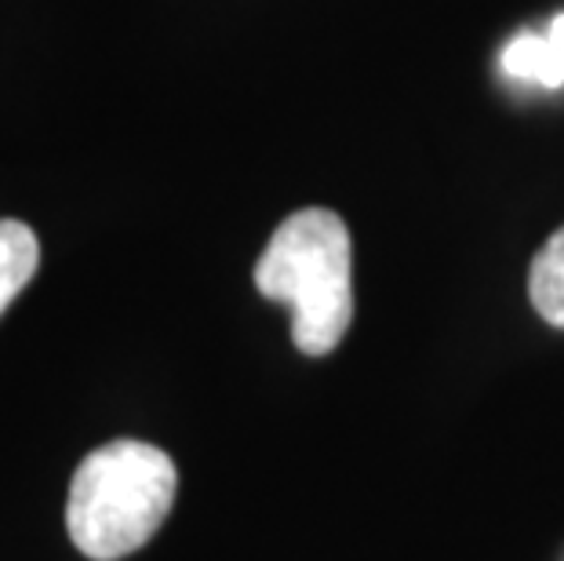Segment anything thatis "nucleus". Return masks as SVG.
<instances>
[{"label": "nucleus", "instance_id": "1", "mask_svg": "<svg viewBox=\"0 0 564 561\" xmlns=\"http://www.w3.org/2000/svg\"><path fill=\"white\" fill-rule=\"evenodd\" d=\"M262 300L292 306V343L310 357L332 354L354 321V245L332 208L292 212L256 262Z\"/></svg>", "mask_w": 564, "mask_h": 561}, {"label": "nucleus", "instance_id": "2", "mask_svg": "<svg viewBox=\"0 0 564 561\" xmlns=\"http://www.w3.org/2000/svg\"><path fill=\"white\" fill-rule=\"evenodd\" d=\"M175 463L147 441L117 438L88 452L69 482V540L95 561H117L147 547L175 504Z\"/></svg>", "mask_w": 564, "mask_h": 561}, {"label": "nucleus", "instance_id": "3", "mask_svg": "<svg viewBox=\"0 0 564 561\" xmlns=\"http://www.w3.org/2000/svg\"><path fill=\"white\" fill-rule=\"evenodd\" d=\"M502 74L546 91L564 85V11L550 19L543 33L524 30L502 47Z\"/></svg>", "mask_w": 564, "mask_h": 561}, {"label": "nucleus", "instance_id": "4", "mask_svg": "<svg viewBox=\"0 0 564 561\" xmlns=\"http://www.w3.org/2000/svg\"><path fill=\"white\" fill-rule=\"evenodd\" d=\"M41 267L37 234L19 219H0V314L33 281Z\"/></svg>", "mask_w": 564, "mask_h": 561}, {"label": "nucleus", "instance_id": "5", "mask_svg": "<svg viewBox=\"0 0 564 561\" xmlns=\"http://www.w3.org/2000/svg\"><path fill=\"white\" fill-rule=\"evenodd\" d=\"M528 300L546 325L564 328V226L546 237L528 267Z\"/></svg>", "mask_w": 564, "mask_h": 561}]
</instances>
